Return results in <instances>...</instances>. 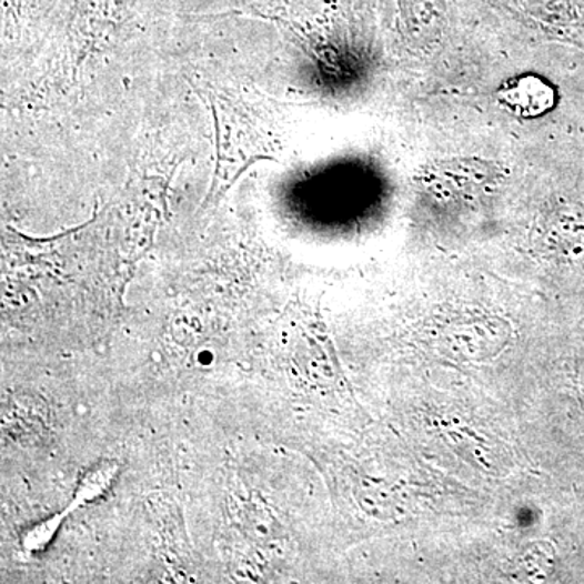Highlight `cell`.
Returning <instances> with one entry per match:
<instances>
[{
  "mask_svg": "<svg viewBox=\"0 0 584 584\" xmlns=\"http://www.w3.org/2000/svg\"><path fill=\"white\" fill-rule=\"evenodd\" d=\"M211 112H213L214 132H217L214 133V137H217V164H214L213 181H211V188H210L209 197H207V202H210V200L213 199V192H214V189H217L218 178H220L221 163H223V151H221L220 121H218L217 105H214L213 100H211Z\"/></svg>",
  "mask_w": 584,
  "mask_h": 584,
  "instance_id": "cell-1",
  "label": "cell"
},
{
  "mask_svg": "<svg viewBox=\"0 0 584 584\" xmlns=\"http://www.w3.org/2000/svg\"><path fill=\"white\" fill-rule=\"evenodd\" d=\"M266 160V161H273V158L265 157V154H256V157L251 158V160L248 161V163L244 164L241 169H239L238 172H235L234 178L231 179L230 184L224 185L223 190H221L220 193H218L217 202H220L221 199H223L224 195H226L228 190L232 188V185L238 182V179L241 178L242 174H244L245 171H248L249 168L253 167V164L259 163V161Z\"/></svg>",
  "mask_w": 584,
  "mask_h": 584,
  "instance_id": "cell-2",
  "label": "cell"
}]
</instances>
